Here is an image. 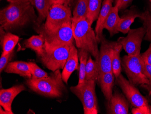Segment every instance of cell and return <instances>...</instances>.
<instances>
[{"mask_svg":"<svg viewBox=\"0 0 151 114\" xmlns=\"http://www.w3.org/2000/svg\"><path fill=\"white\" fill-rule=\"evenodd\" d=\"M115 76L113 72L105 73L100 76L98 82L100 83L101 90L106 100L109 102L113 95Z\"/></svg>","mask_w":151,"mask_h":114,"instance_id":"e0dca14e","label":"cell"},{"mask_svg":"<svg viewBox=\"0 0 151 114\" xmlns=\"http://www.w3.org/2000/svg\"><path fill=\"white\" fill-rule=\"evenodd\" d=\"M113 1L114 0H104L102 4L101 8L95 28V32L98 43H101V40L104 37L103 35V30H104L103 25L112 8Z\"/></svg>","mask_w":151,"mask_h":114,"instance_id":"9a60e30c","label":"cell"},{"mask_svg":"<svg viewBox=\"0 0 151 114\" xmlns=\"http://www.w3.org/2000/svg\"><path fill=\"white\" fill-rule=\"evenodd\" d=\"M25 83L30 90L47 97H62L67 91L60 70L52 71L45 78L28 79Z\"/></svg>","mask_w":151,"mask_h":114,"instance_id":"7a4b0ae2","label":"cell"},{"mask_svg":"<svg viewBox=\"0 0 151 114\" xmlns=\"http://www.w3.org/2000/svg\"><path fill=\"white\" fill-rule=\"evenodd\" d=\"M79 58L78 55V51L74 45H73L70 49L69 57L67 59L62 73L63 80V82L68 84L72 73L75 70H78Z\"/></svg>","mask_w":151,"mask_h":114,"instance_id":"5bb4252c","label":"cell"},{"mask_svg":"<svg viewBox=\"0 0 151 114\" xmlns=\"http://www.w3.org/2000/svg\"><path fill=\"white\" fill-rule=\"evenodd\" d=\"M143 73L151 81V65L144 64Z\"/></svg>","mask_w":151,"mask_h":114,"instance_id":"e575fe53","label":"cell"},{"mask_svg":"<svg viewBox=\"0 0 151 114\" xmlns=\"http://www.w3.org/2000/svg\"><path fill=\"white\" fill-rule=\"evenodd\" d=\"M141 57L145 63L151 65V44L146 51L142 54Z\"/></svg>","mask_w":151,"mask_h":114,"instance_id":"d6a6232c","label":"cell"},{"mask_svg":"<svg viewBox=\"0 0 151 114\" xmlns=\"http://www.w3.org/2000/svg\"><path fill=\"white\" fill-rule=\"evenodd\" d=\"M72 46L50 48L45 45L43 54L39 57L40 61L45 68L51 71L63 69Z\"/></svg>","mask_w":151,"mask_h":114,"instance_id":"52a82bcc","label":"cell"},{"mask_svg":"<svg viewBox=\"0 0 151 114\" xmlns=\"http://www.w3.org/2000/svg\"><path fill=\"white\" fill-rule=\"evenodd\" d=\"M18 36L13 34L10 32L6 33L2 40L1 41V45L2 46V55H6L14 52L16 45L19 41Z\"/></svg>","mask_w":151,"mask_h":114,"instance_id":"7402d4cb","label":"cell"},{"mask_svg":"<svg viewBox=\"0 0 151 114\" xmlns=\"http://www.w3.org/2000/svg\"><path fill=\"white\" fill-rule=\"evenodd\" d=\"M8 6L0 11V24L6 31L23 28L30 23L36 25L38 17L29 0H7Z\"/></svg>","mask_w":151,"mask_h":114,"instance_id":"6da1fadb","label":"cell"},{"mask_svg":"<svg viewBox=\"0 0 151 114\" xmlns=\"http://www.w3.org/2000/svg\"><path fill=\"white\" fill-rule=\"evenodd\" d=\"M102 6V0H88L86 19L92 25L98 19Z\"/></svg>","mask_w":151,"mask_h":114,"instance_id":"603a6c76","label":"cell"},{"mask_svg":"<svg viewBox=\"0 0 151 114\" xmlns=\"http://www.w3.org/2000/svg\"><path fill=\"white\" fill-rule=\"evenodd\" d=\"M149 12L151 13V2L150 3V5H149Z\"/></svg>","mask_w":151,"mask_h":114,"instance_id":"74e56055","label":"cell"},{"mask_svg":"<svg viewBox=\"0 0 151 114\" xmlns=\"http://www.w3.org/2000/svg\"><path fill=\"white\" fill-rule=\"evenodd\" d=\"M79 60L80 62L79 68V79L78 84H81L85 81V69L86 64L89 58L90 54L83 50L79 49L78 51Z\"/></svg>","mask_w":151,"mask_h":114,"instance_id":"cb8c5ba5","label":"cell"},{"mask_svg":"<svg viewBox=\"0 0 151 114\" xmlns=\"http://www.w3.org/2000/svg\"><path fill=\"white\" fill-rule=\"evenodd\" d=\"M1 108H0V114H11L10 112H8V111H6L5 110H3L1 108Z\"/></svg>","mask_w":151,"mask_h":114,"instance_id":"8d00e7d4","label":"cell"},{"mask_svg":"<svg viewBox=\"0 0 151 114\" xmlns=\"http://www.w3.org/2000/svg\"><path fill=\"white\" fill-rule=\"evenodd\" d=\"M72 26L76 45L88 52L96 59L99 50L96 32L86 18H72Z\"/></svg>","mask_w":151,"mask_h":114,"instance_id":"3957f363","label":"cell"},{"mask_svg":"<svg viewBox=\"0 0 151 114\" xmlns=\"http://www.w3.org/2000/svg\"><path fill=\"white\" fill-rule=\"evenodd\" d=\"M117 85L124 94L128 102L134 107L150 108L148 100L142 95L135 86L130 83L122 74L115 78Z\"/></svg>","mask_w":151,"mask_h":114,"instance_id":"9c48e42d","label":"cell"},{"mask_svg":"<svg viewBox=\"0 0 151 114\" xmlns=\"http://www.w3.org/2000/svg\"><path fill=\"white\" fill-rule=\"evenodd\" d=\"M78 0H50L51 5L53 4H62L67 5L72 9L75 6Z\"/></svg>","mask_w":151,"mask_h":114,"instance_id":"4dcf8cb0","label":"cell"},{"mask_svg":"<svg viewBox=\"0 0 151 114\" xmlns=\"http://www.w3.org/2000/svg\"><path fill=\"white\" fill-rule=\"evenodd\" d=\"M72 10L69 7L62 4H53L50 9L45 23L35 30L43 35L52 34L64 23L72 22Z\"/></svg>","mask_w":151,"mask_h":114,"instance_id":"277c9868","label":"cell"},{"mask_svg":"<svg viewBox=\"0 0 151 114\" xmlns=\"http://www.w3.org/2000/svg\"><path fill=\"white\" fill-rule=\"evenodd\" d=\"M142 86L145 87L149 92V95L151 97V81L149 84H146V85H142Z\"/></svg>","mask_w":151,"mask_h":114,"instance_id":"d590c367","label":"cell"},{"mask_svg":"<svg viewBox=\"0 0 151 114\" xmlns=\"http://www.w3.org/2000/svg\"><path fill=\"white\" fill-rule=\"evenodd\" d=\"M101 47L98 57L96 59L99 76L108 72H113L112 60L114 52L119 45L118 41H109L103 37L101 40Z\"/></svg>","mask_w":151,"mask_h":114,"instance_id":"ba28073f","label":"cell"},{"mask_svg":"<svg viewBox=\"0 0 151 114\" xmlns=\"http://www.w3.org/2000/svg\"><path fill=\"white\" fill-rule=\"evenodd\" d=\"M144 64L141 54L136 56L126 55L122 58L121 65L124 70L129 82L135 86L151 82L143 73Z\"/></svg>","mask_w":151,"mask_h":114,"instance_id":"8992f818","label":"cell"},{"mask_svg":"<svg viewBox=\"0 0 151 114\" xmlns=\"http://www.w3.org/2000/svg\"><path fill=\"white\" fill-rule=\"evenodd\" d=\"M45 36L42 34L39 35L33 36L25 40L24 43L25 48L33 50L38 57L41 56L44 51L45 46Z\"/></svg>","mask_w":151,"mask_h":114,"instance_id":"44dd1931","label":"cell"},{"mask_svg":"<svg viewBox=\"0 0 151 114\" xmlns=\"http://www.w3.org/2000/svg\"><path fill=\"white\" fill-rule=\"evenodd\" d=\"M96 82L93 80H85L83 83L70 87L71 92L81 100L84 114H98Z\"/></svg>","mask_w":151,"mask_h":114,"instance_id":"5b68a950","label":"cell"},{"mask_svg":"<svg viewBox=\"0 0 151 114\" xmlns=\"http://www.w3.org/2000/svg\"><path fill=\"white\" fill-rule=\"evenodd\" d=\"M99 72L96 62L89 56L85 69V80H93L98 82Z\"/></svg>","mask_w":151,"mask_h":114,"instance_id":"d4e9b609","label":"cell"},{"mask_svg":"<svg viewBox=\"0 0 151 114\" xmlns=\"http://www.w3.org/2000/svg\"><path fill=\"white\" fill-rule=\"evenodd\" d=\"M133 0H114L115 6H117L119 10L125 9L128 7Z\"/></svg>","mask_w":151,"mask_h":114,"instance_id":"1f68e13d","label":"cell"},{"mask_svg":"<svg viewBox=\"0 0 151 114\" xmlns=\"http://www.w3.org/2000/svg\"><path fill=\"white\" fill-rule=\"evenodd\" d=\"M146 34L144 27L130 29L126 37H120L117 41L129 56H136L140 54L141 44Z\"/></svg>","mask_w":151,"mask_h":114,"instance_id":"8fae6325","label":"cell"},{"mask_svg":"<svg viewBox=\"0 0 151 114\" xmlns=\"http://www.w3.org/2000/svg\"><path fill=\"white\" fill-rule=\"evenodd\" d=\"M141 13L136 9H132L127 11L124 15L120 17V21L118 26V30L126 34L130 29L131 25L134 22L136 18H140Z\"/></svg>","mask_w":151,"mask_h":114,"instance_id":"ffe728a7","label":"cell"},{"mask_svg":"<svg viewBox=\"0 0 151 114\" xmlns=\"http://www.w3.org/2000/svg\"><path fill=\"white\" fill-rule=\"evenodd\" d=\"M122 46L119 43V45L116 47L114 52L112 60V68L113 73L114 75L115 78H117L122 71V65L121 60L120 58V53L122 51Z\"/></svg>","mask_w":151,"mask_h":114,"instance_id":"484cf974","label":"cell"},{"mask_svg":"<svg viewBox=\"0 0 151 114\" xmlns=\"http://www.w3.org/2000/svg\"><path fill=\"white\" fill-rule=\"evenodd\" d=\"M45 45L50 48H56L64 46L73 45L74 38L72 22L64 23L55 33L44 35Z\"/></svg>","mask_w":151,"mask_h":114,"instance_id":"30bf717a","label":"cell"},{"mask_svg":"<svg viewBox=\"0 0 151 114\" xmlns=\"http://www.w3.org/2000/svg\"><path fill=\"white\" fill-rule=\"evenodd\" d=\"M119 11V10L117 6L113 7L103 25V29H106L109 32L111 36H113L119 32L118 30V26L120 20Z\"/></svg>","mask_w":151,"mask_h":114,"instance_id":"d6986e66","label":"cell"},{"mask_svg":"<svg viewBox=\"0 0 151 114\" xmlns=\"http://www.w3.org/2000/svg\"><path fill=\"white\" fill-rule=\"evenodd\" d=\"M140 18L143 22V27L146 30V34L144 39L151 41V13L146 11L141 13Z\"/></svg>","mask_w":151,"mask_h":114,"instance_id":"83f0119b","label":"cell"},{"mask_svg":"<svg viewBox=\"0 0 151 114\" xmlns=\"http://www.w3.org/2000/svg\"><path fill=\"white\" fill-rule=\"evenodd\" d=\"M30 66L32 78L35 79H40L49 76L47 73L41 69L35 63L29 62Z\"/></svg>","mask_w":151,"mask_h":114,"instance_id":"f1b7e54d","label":"cell"},{"mask_svg":"<svg viewBox=\"0 0 151 114\" xmlns=\"http://www.w3.org/2000/svg\"><path fill=\"white\" fill-rule=\"evenodd\" d=\"M4 71L7 73L16 74L28 79L32 78L29 63L23 61L10 62Z\"/></svg>","mask_w":151,"mask_h":114,"instance_id":"2e32d148","label":"cell"},{"mask_svg":"<svg viewBox=\"0 0 151 114\" xmlns=\"http://www.w3.org/2000/svg\"><path fill=\"white\" fill-rule=\"evenodd\" d=\"M88 6V0H78L73 11V18H86Z\"/></svg>","mask_w":151,"mask_h":114,"instance_id":"4316f807","label":"cell"},{"mask_svg":"<svg viewBox=\"0 0 151 114\" xmlns=\"http://www.w3.org/2000/svg\"><path fill=\"white\" fill-rule=\"evenodd\" d=\"M108 114H128L129 104L128 99L120 92L115 91L108 102Z\"/></svg>","mask_w":151,"mask_h":114,"instance_id":"7c38bea8","label":"cell"},{"mask_svg":"<svg viewBox=\"0 0 151 114\" xmlns=\"http://www.w3.org/2000/svg\"><path fill=\"white\" fill-rule=\"evenodd\" d=\"M133 114H151V107L150 108H138L134 107L132 109Z\"/></svg>","mask_w":151,"mask_h":114,"instance_id":"836d02e7","label":"cell"},{"mask_svg":"<svg viewBox=\"0 0 151 114\" xmlns=\"http://www.w3.org/2000/svg\"><path fill=\"white\" fill-rule=\"evenodd\" d=\"M29 1L38 12V19L35 28H39L49 14L52 6L50 0H29Z\"/></svg>","mask_w":151,"mask_h":114,"instance_id":"ac0fdd59","label":"cell"},{"mask_svg":"<svg viewBox=\"0 0 151 114\" xmlns=\"http://www.w3.org/2000/svg\"><path fill=\"white\" fill-rule=\"evenodd\" d=\"M26 90L24 85H19L13 86L8 89L0 90V105L6 111L13 114L12 105L14 99L20 93Z\"/></svg>","mask_w":151,"mask_h":114,"instance_id":"4fadbf2b","label":"cell"},{"mask_svg":"<svg viewBox=\"0 0 151 114\" xmlns=\"http://www.w3.org/2000/svg\"><path fill=\"white\" fill-rule=\"evenodd\" d=\"M14 55V52L7 54L6 55H1L0 58V72L5 69L6 65L10 62V61L12 59Z\"/></svg>","mask_w":151,"mask_h":114,"instance_id":"f546056e","label":"cell"}]
</instances>
